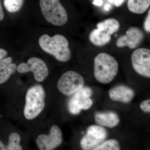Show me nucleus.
I'll list each match as a JSON object with an SVG mask.
<instances>
[{
  "instance_id": "nucleus-8",
  "label": "nucleus",
  "mask_w": 150,
  "mask_h": 150,
  "mask_svg": "<svg viewBox=\"0 0 150 150\" xmlns=\"http://www.w3.org/2000/svg\"><path fill=\"white\" fill-rule=\"evenodd\" d=\"M16 69L21 74L32 72L35 80L38 82L43 81L48 75V68L46 63L36 57L30 58L26 63L20 64Z\"/></svg>"
},
{
  "instance_id": "nucleus-26",
  "label": "nucleus",
  "mask_w": 150,
  "mask_h": 150,
  "mask_svg": "<svg viewBox=\"0 0 150 150\" xmlns=\"http://www.w3.org/2000/svg\"><path fill=\"white\" fill-rule=\"evenodd\" d=\"M8 150V149L7 146L4 145L1 141L0 140V150Z\"/></svg>"
},
{
  "instance_id": "nucleus-9",
  "label": "nucleus",
  "mask_w": 150,
  "mask_h": 150,
  "mask_svg": "<svg viewBox=\"0 0 150 150\" xmlns=\"http://www.w3.org/2000/svg\"><path fill=\"white\" fill-rule=\"evenodd\" d=\"M131 63L136 72L146 77H150V50L142 48L136 49L131 55Z\"/></svg>"
},
{
  "instance_id": "nucleus-6",
  "label": "nucleus",
  "mask_w": 150,
  "mask_h": 150,
  "mask_svg": "<svg viewBox=\"0 0 150 150\" xmlns=\"http://www.w3.org/2000/svg\"><path fill=\"white\" fill-rule=\"evenodd\" d=\"M84 80L79 73L72 71L63 74L57 83V88L60 92L67 96L74 94L83 87Z\"/></svg>"
},
{
  "instance_id": "nucleus-15",
  "label": "nucleus",
  "mask_w": 150,
  "mask_h": 150,
  "mask_svg": "<svg viewBox=\"0 0 150 150\" xmlns=\"http://www.w3.org/2000/svg\"><path fill=\"white\" fill-rule=\"evenodd\" d=\"M12 61L11 57L4 58L0 61V84L6 82L15 72L17 66Z\"/></svg>"
},
{
  "instance_id": "nucleus-20",
  "label": "nucleus",
  "mask_w": 150,
  "mask_h": 150,
  "mask_svg": "<svg viewBox=\"0 0 150 150\" xmlns=\"http://www.w3.org/2000/svg\"><path fill=\"white\" fill-rule=\"evenodd\" d=\"M140 108L144 112H150V99L144 100L141 103L140 105Z\"/></svg>"
},
{
  "instance_id": "nucleus-10",
  "label": "nucleus",
  "mask_w": 150,
  "mask_h": 150,
  "mask_svg": "<svg viewBox=\"0 0 150 150\" xmlns=\"http://www.w3.org/2000/svg\"><path fill=\"white\" fill-rule=\"evenodd\" d=\"M107 135L106 130L101 126H90L87 130L86 134L81 140V147L85 150L94 149L105 139Z\"/></svg>"
},
{
  "instance_id": "nucleus-19",
  "label": "nucleus",
  "mask_w": 150,
  "mask_h": 150,
  "mask_svg": "<svg viewBox=\"0 0 150 150\" xmlns=\"http://www.w3.org/2000/svg\"><path fill=\"white\" fill-rule=\"evenodd\" d=\"M120 149L119 143L115 140H108L101 144L97 146L93 150H119Z\"/></svg>"
},
{
  "instance_id": "nucleus-5",
  "label": "nucleus",
  "mask_w": 150,
  "mask_h": 150,
  "mask_svg": "<svg viewBox=\"0 0 150 150\" xmlns=\"http://www.w3.org/2000/svg\"><path fill=\"white\" fill-rule=\"evenodd\" d=\"M41 13L49 23L62 26L67 23L68 14L59 0H40Z\"/></svg>"
},
{
  "instance_id": "nucleus-4",
  "label": "nucleus",
  "mask_w": 150,
  "mask_h": 150,
  "mask_svg": "<svg viewBox=\"0 0 150 150\" xmlns=\"http://www.w3.org/2000/svg\"><path fill=\"white\" fill-rule=\"evenodd\" d=\"M96 27L90 33L89 39L95 46H103L110 42L111 35L120 28V23L115 18H108L98 23Z\"/></svg>"
},
{
  "instance_id": "nucleus-1",
  "label": "nucleus",
  "mask_w": 150,
  "mask_h": 150,
  "mask_svg": "<svg viewBox=\"0 0 150 150\" xmlns=\"http://www.w3.org/2000/svg\"><path fill=\"white\" fill-rule=\"evenodd\" d=\"M40 48L46 53L52 55L59 62H68L71 53L68 40L64 35L56 34L52 37L47 34L40 36L38 40Z\"/></svg>"
},
{
  "instance_id": "nucleus-23",
  "label": "nucleus",
  "mask_w": 150,
  "mask_h": 150,
  "mask_svg": "<svg viewBox=\"0 0 150 150\" xmlns=\"http://www.w3.org/2000/svg\"><path fill=\"white\" fill-rule=\"evenodd\" d=\"M126 0H114L113 4L115 6L118 7L123 4Z\"/></svg>"
},
{
  "instance_id": "nucleus-28",
  "label": "nucleus",
  "mask_w": 150,
  "mask_h": 150,
  "mask_svg": "<svg viewBox=\"0 0 150 150\" xmlns=\"http://www.w3.org/2000/svg\"><path fill=\"white\" fill-rule=\"evenodd\" d=\"M108 1H109L110 3H112V4H113V1H114V0H108Z\"/></svg>"
},
{
  "instance_id": "nucleus-7",
  "label": "nucleus",
  "mask_w": 150,
  "mask_h": 150,
  "mask_svg": "<svg viewBox=\"0 0 150 150\" xmlns=\"http://www.w3.org/2000/svg\"><path fill=\"white\" fill-rule=\"evenodd\" d=\"M92 93L90 88L83 87L74 93L68 103V109L70 113L77 115L82 110L89 109L93 104L92 100L90 98Z\"/></svg>"
},
{
  "instance_id": "nucleus-25",
  "label": "nucleus",
  "mask_w": 150,
  "mask_h": 150,
  "mask_svg": "<svg viewBox=\"0 0 150 150\" xmlns=\"http://www.w3.org/2000/svg\"><path fill=\"white\" fill-rule=\"evenodd\" d=\"M93 4L95 5L100 6L103 4L102 0H94Z\"/></svg>"
},
{
  "instance_id": "nucleus-27",
  "label": "nucleus",
  "mask_w": 150,
  "mask_h": 150,
  "mask_svg": "<svg viewBox=\"0 0 150 150\" xmlns=\"http://www.w3.org/2000/svg\"><path fill=\"white\" fill-rule=\"evenodd\" d=\"M111 6L110 5L107 4L105 6V9L106 11H109L111 8Z\"/></svg>"
},
{
  "instance_id": "nucleus-3",
  "label": "nucleus",
  "mask_w": 150,
  "mask_h": 150,
  "mask_svg": "<svg viewBox=\"0 0 150 150\" xmlns=\"http://www.w3.org/2000/svg\"><path fill=\"white\" fill-rule=\"evenodd\" d=\"M45 92L40 85L33 86L28 90L25 97L24 115L28 120L37 117L45 107Z\"/></svg>"
},
{
  "instance_id": "nucleus-21",
  "label": "nucleus",
  "mask_w": 150,
  "mask_h": 150,
  "mask_svg": "<svg viewBox=\"0 0 150 150\" xmlns=\"http://www.w3.org/2000/svg\"><path fill=\"white\" fill-rule=\"evenodd\" d=\"M144 29L145 31L150 33V10H149L148 15L145 19L144 24Z\"/></svg>"
},
{
  "instance_id": "nucleus-14",
  "label": "nucleus",
  "mask_w": 150,
  "mask_h": 150,
  "mask_svg": "<svg viewBox=\"0 0 150 150\" xmlns=\"http://www.w3.org/2000/svg\"><path fill=\"white\" fill-rule=\"evenodd\" d=\"M95 121L100 126L112 128L119 124L120 119L115 112H97L95 115Z\"/></svg>"
},
{
  "instance_id": "nucleus-2",
  "label": "nucleus",
  "mask_w": 150,
  "mask_h": 150,
  "mask_svg": "<svg viewBox=\"0 0 150 150\" xmlns=\"http://www.w3.org/2000/svg\"><path fill=\"white\" fill-rule=\"evenodd\" d=\"M118 71V62L111 55L101 53L94 58V75L100 83H110L116 76Z\"/></svg>"
},
{
  "instance_id": "nucleus-13",
  "label": "nucleus",
  "mask_w": 150,
  "mask_h": 150,
  "mask_svg": "<svg viewBox=\"0 0 150 150\" xmlns=\"http://www.w3.org/2000/svg\"><path fill=\"white\" fill-rule=\"evenodd\" d=\"M135 96L134 91L124 86H118L109 91V96L113 101L128 103L133 99Z\"/></svg>"
},
{
  "instance_id": "nucleus-18",
  "label": "nucleus",
  "mask_w": 150,
  "mask_h": 150,
  "mask_svg": "<svg viewBox=\"0 0 150 150\" xmlns=\"http://www.w3.org/2000/svg\"><path fill=\"white\" fill-rule=\"evenodd\" d=\"M21 137L18 134L13 133L9 137V143L8 145V149L10 150H21L22 149L21 146L20 145Z\"/></svg>"
},
{
  "instance_id": "nucleus-12",
  "label": "nucleus",
  "mask_w": 150,
  "mask_h": 150,
  "mask_svg": "<svg viewBox=\"0 0 150 150\" xmlns=\"http://www.w3.org/2000/svg\"><path fill=\"white\" fill-rule=\"evenodd\" d=\"M144 38V33L142 30L131 27L127 30L125 35L118 38L115 44L118 48L127 46L130 49H135L141 45Z\"/></svg>"
},
{
  "instance_id": "nucleus-24",
  "label": "nucleus",
  "mask_w": 150,
  "mask_h": 150,
  "mask_svg": "<svg viewBox=\"0 0 150 150\" xmlns=\"http://www.w3.org/2000/svg\"><path fill=\"white\" fill-rule=\"evenodd\" d=\"M4 11L2 7L1 4V0H0V21H1L4 19Z\"/></svg>"
},
{
  "instance_id": "nucleus-11",
  "label": "nucleus",
  "mask_w": 150,
  "mask_h": 150,
  "mask_svg": "<svg viewBox=\"0 0 150 150\" xmlns=\"http://www.w3.org/2000/svg\"><path fill=\"white\" fill-rule=\"evenodd\" d=\"M62 134L57 126L51 127L48 135H39L36 140L38 146L41 150H51L58 147L62 144Z\"/></svg>"
},
{
  "instance_id": "nucleus-22",
  "label": "nucleus",
  "mask_w": 150,
  "mask_h": 150,
  "mask_svg": "<svg viewBox=\"0 0 150 150\" xmlns=\"http://www.w3.org/2000/svg\"><path fill=\"white\" fill-rule=\"evenodd\" d=\"M8 54L7 51L3 48H0V61L5 58Z\"/></svg>"
},
{
  "instance_id": "nucleus-17",
  "label": "nucleus",
  "mask_w": 150,
  "mask_h": 150,
  "mask_svg": "<svg viewBox=\"0 0 150 150\" xmlns=\"http://www.w3.org/2000/svg\"><path fill=\"white\" fill-rule=\"evenodd\" d=\"M24 0H4V6L6 10L10 13L18 11L23 5Z\"/></svg>"
},
{
  "instance_id": "nucleus-16",
  "label": "nucleus",
  "mask_w": 150,
  "mask_h": 150,
  "mask_svg": "<svg viewBox=\"0 0 150 150\" xmlns=\"http://www.w3.org/2000/svg\"><path fill=\"white\" fill-rule=\"evenodd\" d=\"M127 8L133 13L142 14L144 13L150 6V0H128Z\"/></svg>"
}]
</instances>
